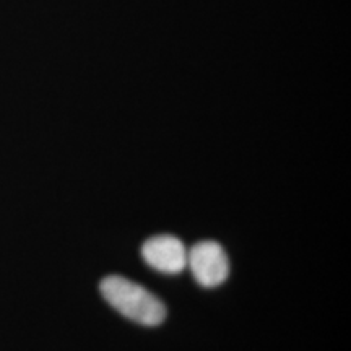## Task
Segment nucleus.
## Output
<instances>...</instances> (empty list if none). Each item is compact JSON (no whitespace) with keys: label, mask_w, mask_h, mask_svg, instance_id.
<instances>
[{"label":"nucleus","mask_w":351,"mask_h":351,"mask_svg":"<svg viewBox=\"0 0 351 351\" xmlns=\"http://www.w3.org/2000/svg\"><path fill=\"white\" fill-rule=\"evenodd\" d=\"M101 295L124 317L145 327L165 322L166 307L153 293L121 275H109L101 282Z\"/></svg>","instance_id":"1"},{"label":"nucleus","mask_w":351,"mask_h":351,"mask_svg":"<svg viewBox=\"0 0 351 351\" xmlns=\"http://www.w3.org/2000/svg\"><path fill=\"white\" fill-rule=\"evenodd\" d=\"M187 265L197 283L205 288L218 287L230 274V262L226 254L215 241H202L191 251H187Z\"/></svg>","instance_id":"2"},{"label":"nucleus","mask_w":351,"mask_h":351,"mask_svg":"<svg viewBox=\"0 0 351 351\" xmlns=\"http://www.w3.org/2000/svg\"><path fill=\"white\" fill-rule=\"evenodd\" d=\"M145 262L161 274L176 275L187 267V249L174 236H155L142 247Z\"/></svg>","instance_id":"3"}]
</instances>
